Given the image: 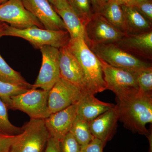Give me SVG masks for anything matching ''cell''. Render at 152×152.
Segmentation results:
<instances>
[{
  "instance_id": "29",
  "label": "cell",
  "mask_w": 152,
  "mask_h": 152,
  "mask_svg": "<svg viewBox=\"0 0 152 152\" xmlns=\"http://www.w3.org/2000/svg\"><path fill=\"white\" fill-rule=\"evenodd\" d=\"M18 135H8L0 133V152H9L11 146L20 137Z\"/></svg>"
},
{
  "instance_id": "11",
  "label": "cell",
  "mask_w": 152,
  "mask_h": 152,
  "mask_svg": "<svg viewBox=\"0 0 152 152\" xmlns=\"http://www.w3.org/2000/svg\"><path fill=\"white\" fill-rule=\"evenodd\" d=\"M81 89L60 77L49 91L48 105L50 114L76 104L84 93Z\"/></svg>"
},
{
  "instance_id": "13",
  "label": "cell",
  "mask_w": 152,
  "mask_h": 152,
  "mask_svg": "<svg viewBox=\"0 0 152 152\" xmlns=\"http://www.w3.org/2000/svg\"><path fill=\"white\" fill-rule=\"evenodd\" d=\"M59 49L60 77L86 92L83 72L78 60L68 45Z\"/></svg>"
},
{
  "instance_id": "37",
  "label": "cell",
  "mask_w": 152,
  "mask_h": 152,
  "mask_svg": "<svg viewBox=\"0 0 152 152\" xmlns=\"http://www.w3.org/2000/svg\"><path fill=\"white\" fill-rule=\"evenodd\" d=\"M140 1V0H133V2H134L135 1Z\"/></svg>"
},
{
  "instance_id": "31",
  "label": "cell",
  "mask_w": 152,
  "mask_h": 152,
  "mask_svg": "<svg viewBox=\"0 0 152 152\" xmlns=\"http://www.w3.org/2000/svg\"><path fill=\"white\" fill-rule=\"evenodd\" d=\"M45 152H61L59 141L50 137L47 143Z\"/></svg>"
},
{
  "instance_id": "30",
  "label": "cell",
  "mask_w": 152,
  "mask_h": 152,
  "mask_svg": "<svg viewBox=\"0 0 152 152\" xmlns=\"http://www.w3.org/2000/svg\"><path fill=\"white\" fill-rule=\"evenodd\" d=\"M104 147L101 141L94 138L89 144L81 147V152H103Z\"/></svg>"
},
{
  "instance_id": "22",
  "label": "cell",
  "mask_w": 152,
  "mask_h": 152,
  "mask_svg": "<svg viewBox=\"0 0 152 152\" xmlns=\"http://www.w3.org/2000/svg\"><path fill=\"white\" fill-rule=\"evenodd\" d=\"M0 80L1 81L27 87L32 88V85L29 83L21 75L7 64L0 55Z\"/></svg>"
},
{
  "instance_id": "36",
  "label": "cell",
  "mask_w": 152,
  "mask_h": 152,
  "mask_svg": "<svg viewBox=\"0 0 152 152\" xmlns=\"http://www.w3.org/2000/svg\"><path fill=\"white\" fill-rule=\"evenodd\" d=\"M7 1L8 0H0V4H3V3Z\"/></svg>"
},
{
  "instance_id": "20",
  "label": "cell",
  "mask_w": 152,
  "mask_h": 152,
  "mask_svg": "<svg viewBox=\"0 0 152 152\" xmlns=\"http://www.w3.org/2000/svg\"><path fill=\"white\" fill-rule=\"evenodd\" d=\"M54 9L62 19L70 39H85V26L70 7L61 10Z\"/></svg>"
},
{
  "instance_id": "14",
  "label": "cell",
  "mask_w": 152,
  "mask_h": 152,
  "mask_svg": "<svg viewBox=\"0 0 152 152\" xmlns=\"http://www.w3.org/2000/svg\"><path fill=\"white\" fill-rule=\"evenodd\" d=\"M77 115V103L51 114L44 120L50 137L60 141L70 131Z\"/></svg>"
},
{
  "instance_id": "23",
  "label": "cell",
  "mask_w": 152,
  "mask_h": 152,
  "mask_svg": "<svg viewBox=\"0 0 152 152\" xmlns=\"http://www.w3.org/2000/svg\"><path fill=\"white\" fill-rule=\"evenodd\" d=\"M72 10L86 26L94 15L90 0H68Z\"/></svg>"
},
{
  "instance_id": "21",
  "label": "cell",
  "mask_w": 152,
  "mask_h": 152,
  "mask_svg": "<svg viewBox=\"0 0 152 152\" xmlns=\"http://www.w3.org/2000/svg\"><path fill=\"white\" fill-rule=\"evenodd\" d=\"M70 132L81 147L89 144L94 138L90 130L89 123L77 115Z\"/></svg>"
},
{
  "instance_id": "10",
  "label": "cell",
  "mask_w": 152,
  "mask_h": 152,
  "mask_svg": "<svg viewBox=\"0 0 152 152\" xmlns=\"http://www.w3.org/2000/svg\"><path fill=\"white\" fill-rule=\"evenodd\" d=\"M0 22L7 23L19 29L34 26L45 29L42 23L25 7L21 0H8L0 4Z\"/></svg>"
},
{
  "instance_id": "15",
  "label": "cell",
  "mask_w": 152,
  "mask_h": 152,
  "mask_svg": "<svg viewBox=\"0 0 152 152\" xmlns=\"http://www.w3.org/2000/svg\"><path fill=\"white\" fill-rule=\"evenodd\" d=\"M119 119V114L116 104L89 122L94 137L101 141L104 146L113 137Z\"/></svg>"
},
{
  "instance_id": "3",
  "label": "cell",
  "mask_w": 152,
  "mask_h": 152,
  "mask_svg": "<svg viewBox=\"0 0 152 152\" xmlns=\"http://www.w3.org/2000/svg\"><path fill=\"white\" fill-rule=\"evenodd\" d=\"M87 45L98 58L114 67L134 73L152 66L151 63L131 55L115 43Z\"/></svg>"
},
{
  "instance_id": "18",
  "label": "cell",
  "mask_w": 152,
  "mask_h": 152,
  "mask_svg": "<svg viewBox=\"0 0 152 152\" xmlns=\"http://www.w3.org/2000/svg\"><path fill=\"white\" fill-rule=\"evenodd\" d=\"M124 14L126 35H135L152 31V24L132 6H122Z\"/></svg>"
},
{
  "instance_id": "7",
  "label": "cell",
  "mask_w": 152,
  "mask_h": 152,
  "mask_svg": "<svg viewBox=\"0 0 152 152\" xmlns=\"http://www.w3.org/2000/svg\"><path fill=\"white\" fill-rule=\"evenodd\" d=\"M99 59L102 68L107 90L112 91L118 99L132 96L138 93L134 73L114 67Z\"/></svg>"
},
{
  "instance_id": "9",
  "label": "cell",
  "mask_w": 152,
  "mask_h": 152,
  "mask_svg": "<svg viewBox=\"0 0 152 152\" xmlns=\"http://www.w3.org/2000/svg\"><path fill=\"white\" fill-rule=\"evenodd\" d=\"M39 49L42 66L32 88H40L49 91L60 77L59 49L50 46H44Z\"/></svg>"
},
{
  "instance_id": "4",
  "label": "cell",
  "mask_w": 152,
  "mask_h": 152,
  "mask_svg": "<svg viewBox=\"0 0 152 152\" xmlns=\"http://www.w3.org/2000/svg\"><path fill=\"white\" fill-rule=\"evenodd\" d=\"M4 36H12L24 39L37 48L50 46L60 49L66 45L70 40L69 34L66 30H49L34 26L19 29L8 26Z\"/></svg>"
},
{
  "instance_id": "6",
  "label": "cell",
  "mask_w": 152,
  "mask_h": 152,
  "mask_svg": "<svg viewBox=\"0 0 152 152\" xmlns=\"http://www.w3.org/2000/svg\"><path fill=\"white\" fill-rule=\"evenodd\" d=\"M49 93L43 90L30 89L12 97L7 106L8 109L23 112L31 119L45 120L51 115L48 105Z\"/></svg>"
},
{
  "instance_id": "26",
  "label": "cell",
  "mask_w": 152,
  "mask_h": 152,
  "mask_svg": "<svg viewBox=\"0 0 152 152\" xmlns=\"http://www.w3.org/2000/svg\"><path fill=\"white\" fill-rule=\"evenodd\" d=\"M30 89L31 88L0 80V98L7 105L12 97L25 93Z\"/></svg>"
},
{
  "instance_id": "34",
  "label": "cell",
  "mask_w": 152,
  "mask_h": 152,
  "mask_svg": "<svg viewBox=\"0 0 152 152\" xmlns=\"http://www.w3.org/2000/svg\"><path fill=\"white\" fill-rule=\"evenodd\" d=\"M122 6H131L133 3V0H111Z\"/></svg>"
},
{
  "instance_id": "8",
  "label": "cell",
  "mask_w": 152,
  "mask_h": 152,
  "mask_svg": "<svg viewBox=\"0 0 152 152\" xmlns=\"http://www.w3.org/2000/svg\"><path fill=\"white\" fill-rule=\"evenodd\" d=\"M126 35L98 13H94L85 26V41L87 44L115 43Z\"/></svg>"
},
{
  "instance_id": "17",
  "label": "cell",
  "mask_w": 152,
  "mask_h": 152,
  "mask_svg": "<svg viewBox=\"0 0 152 152\" xmlns=\"http://www.w3.org/2000/svg\"><path fill=\"white\" fill-rule=\"evenodd\" d=\"M115 105L102 102L95 97L94 95L84 92L77 103V116L90 122Z\"/></svg>"
},
{
  "instance_id": "12",
  "label": "cell",
  "mask_w": 152,
  "mask_h": 152,
  "mask_svg": "<svg viewBox=\"0 0 152 152\" xmlns=\"http://www.w3.org/2000/svg\"><path fill=\"white\" fill-rule=\"evenodd\" d=\"M21 1L25 7L42 23L46 29L67 31L62 19L48 0Z\"/></svg>"
},
{
  "instance_id": "2",
  "label": "cell",
  "mask_w": 152,
  "mask_h": 152,
  "mask_svg": "<svg viewBox=\"0 0 152 152\" xmlns=\"http://www.w3.org/2000/svg\"><path fill=\"white\" fill-rule=\"evenodd\" d=\"M68 45L81 66L86 92L94 95L107 90L100 61L87 45L85 39H70Z\"/></svg>"
},
{
  "instance_id": "16",
  "label": "cell",
  "mask_w": 152,
  "mask_h": 152,
  "mask_svg": "<svg viewBox=\"0 0 152 152\" xmlns=\"http://www.w3.org/2000/svg\"><path fill=\"white\" fill-rule=\"evenodd\" d=\"M115 44L120 48L141 59L152 60V31L126 35Z\"/></svg>"
},
{
  "instance_id": "5",
  "label": "cell",
  "mask_w": 152,
  "mask_h": 152,
  "mask_svg": "<svg viewBox=\"0 0 152 152\" xmlns=\"http://www.w3.org/2000/svg\"><path fill=\"white\" fill-rule=\"evenodd\" d=\"M23 128L20 137L12 145L9 152H45L50 136L45 120L31 119Z\"/></svg>"
},
{
  "instance_id": "35",
  "label": "cell",
  "mask_w": 152,
  "mask_h": 152,
  "mask_svg": "<svg viewBox=\"0 0 152 152\" xmlns=\"http://www.w3.org/2000/svg\"><path fill=\"white\" fill-rule=\"evenodd\" d=\"M8 26L6 23L0 22V38L4 37V33Z\"/></svg>"
},
{
  "instance_id": "28",
  "label": "cell",
  "mask_w": 152,
  "mask_h": 152,
  "mask_svg": "<svg viewBox=\"0 0 152 152\" xmlns=\"http://www.w3.org/2000/svg\"><path fill=\"white\" fill-rule=\"evenodd\" d=\"M131 6L152 24V0L135 1Z\"/></svg>"
},
{
  "instance_id": "32",
  "label": "cell",
  "mask_w": 152,
  "mask_h": 152,
  "mask_svg": "<svg viewBox=\"0 0 152 152\" xmlns=\"http://www.w3.org/2000/svg\"><path fill=\"white\" fill-rule=\"evenodd\" d=\"M54 8L61 10L70 7L68 0H48Z\"/></svg>"
},
{
  "instance_id": "27",
  "label": "cell",
  "mask_w": 152,
  "mask_h": 152,
  "mask_svg": "<svg viewBox=\"0 0 152 152\" xmlns=\"http://www.w3.org/2000/svg\"><path fill=\"white\" fill-rule=\"evenodd\" d=\"M61 152H81V146L72 134L69 132L60 141Z\"/></svg>"
},
{
  "instance_id": "25",
  "label": "cell",
  "mask_w": 152,
  "mask_h": 152,
  "mask_svg": "<svg viewBox=\"0 0 152 152\" xmlns=\"http://www.w3.org/2000/svg\"><path fill=\"white\" fill-rule=\"evenodd\" d=\"M134 74L138 86L139 92H152V66L139 70Z\"/></svg>"
},
{
  "instance_id": "24",
  "label": "cell",
  "mask_w": 152,
  "mask_h": 152,
  "mask_svg": "<svg viewBox=\"0 0 152 152\" xmlns=\"http://www.w3.org/2000/svg\"><path fill=\"white\" fill-rule=\"evenodd\" d=\"M7 106L0 98V133L8 135H18L23 133V127L13 125L9 119Z\"/></svg>"
},
{
  "instance_id": "33",
  "label": "cell",
  "mask_w": 152,
  "mask_h": 152,
  "mask_svg": "<svg viewBox=\"0 0 152 152\" xmlns=\"http://www.w3.org/2000/svg\"><path fill=\"white\" fill-rule=\"evenodd\" d=\"M108 0H90L94 13H98Z\"/></svg>"
},
{
  "instance_id": "1",
  "label": "cell",
  "mask_w": 152,
  "mask_h": 152,
  "mask_svg": "<svg viewBox=\"0 0 152 152\" xmlns=\"http://www.w3.org/2000/svg\"><path fill=\"white\" fill-rule=\"evenodd\" d=\"M119 121L127 129L145 136L151 132L147 129V124L152 122V92L141 93L129 97L116 98Z\"/></svg>"
},
{
  "instance_id": "19",
  "label": "cell",
  "mask_w": 152,
  "mask_h": 152,
  "mask_svg": "<svg viewBox=\"0 0 152 152\" xmlns=\"http://www.w3.org/2000/svg\"><path fill=\"white\" fill-rule=\"evenodd\" d=\"M98 14H100L115 28L126 34V26L122 5L108 0Z\"/></svg>"
}]
</instances>
